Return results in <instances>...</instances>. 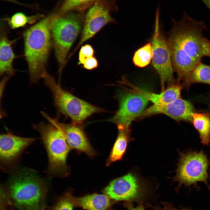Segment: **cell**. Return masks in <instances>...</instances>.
I'll return each mask as SVG.
<instances>
[{
	"label": "cell",
	"mask_w": 210,
	"mask_h": 210,
	"mask_svg": "<svg viewBox=\"0 0 210 210\" xmlns=\"http://www.w3.org/2000/svg\"><path fill=\"white\" fill-rule=\"evenodd\" d=\"M210 10V0H201Z\"/></svg>",
	"instance_id": "obj_29"
},
{
	"label": "cell",
	"mask_w": 210,
	"mask_h": 210,
	"mask_svg": "<svg viewBox=\"0 0 210 210\" xmlns=\"http://www.w3.org/2000/svg\"><path fill=\"white\" fill-rule=\"evenodd\" d=\"M38 139L18 136L8 133L0 136L1 168L5 172H13L23 151Z\"/></svg>",
	"instance_id": "obj_12"
},
{
	"label": "cell",
	"mask_w": 210,
	"mask_h": 210,
	"mask_svg": "<svg viewBox=\"0 0 210 210\" xmlns=\"http://www.w3.org/2000/svg\"><path fill=\"white\" fill-rule=\"evenodd\" d=\"M192 122L198 131L201 143L204 145L210 143V114L208 112L203 113H192Z\"/></svg>",
	"instance_id": "obj_19"
},
{
	"label": "cell",
	"mask_w": 210,
	"mask_h": 210,
	"mask_svg": "<svg viewBox=\"0 0 210 210\" xmlns=\"http://www.w3.org/2000/svg\"><path fill=\"white\" fill-rule=\"evenodd\" d=\"M121 83L130 87L129 90L139 95L156 106H163L180 98L183 85L177 82L176 84L169 85L167 88L160 93H155L144 90L134 85L123 77Z\"/></svg>",
	"instance_id": "obj_15"
},
{
	"label": "cell",
	"mask_w": 210,
	"mask_h": 210,
	"mask_svg": "<svg viewBox=\"0 0 210 210\" xmlns=\"http://www.w3.org/2000/svg\"><path fill=\"white\" fill-rule=\"evenodd\" d=\"M40 134L47 153L48 164L45 172L48 178L66 175L68 169L66 159L70 148L61 131L49 122L33 124Z\"/></svg>",
	"instance_id": "obj_4"
},
{
	"label": "cell",
	"mask_w": 210,
	"mask_h": 210,
	"mask_svg": "<svg viewBox=\"0 0 210 210\" xmlns=\"http://www.w3.org/2000/svg\"><path fill=\"white\" fill-rule=\"evenodd\" d=\"M126 90L118 94V109L113 116L107 120L118 126L130 129L132 122L144 110L149 101L143 97Z\"/></svg>",
	"instance_id": "obj_11"
},
{
	"label": "cell",
	"mask_w": 210,
	"mask_h": 210,
	"mask_svg": "<svg viewBox=\"0 0 210 210\" xmlns=\"http://www.w3.org/2000/svg\"><path fill=\"white\" fill-rule=\"evenodd\" d=\"M85 12L72 11L58 16L52 24V41L60 69L69 50L83 28Z\"/></svg>",
	"instance_id": "obj_6"
},
{
	"label": "cell",
	"mask_w": 210,
	"mask_h": 210,
	"mask_svg": "<svg viewBox=\"0 0 210 210\" xmlns=\"http://www.w3.org/2000/svg\"><path fill=\"white\" fill-rule=\"evenodd\" d=\"M160 202L163 206V208H161L158 205L155 206L150 204H148V207L152 208L154 210H191L187 208H182L181 209H176L174 207L172 203L162 201H160Z\"/></svg>",
	"instance_id": "obj_26"
},
{
	"label": "cell",
	"mask_w": 210,
	"mask_h": 210,
	"mask_svg": "<svg viewBox=\"0 0 210 210\" xmlns=\"http://www.w3.org/2000/svg\"><path fill=\"white\" fill-rule=\"evenodd\" d=\"M98 62L96 58L93 56L87 60L83 65V67L87 70H92L98 67Z\"/></svg>",
	"instance_id": "obj_27"
},
{
	"label": "cell",
	"mask_w": 210,
	"mask_h": 210,
	"mask_svg": "<svg viewBox=\"0 0 210 210\" xmlns=\"http://www.w3.org/2000/svg\"><path fill=\"white\" fill-rule=\"evenodd\" d=\"M42 78L52 94L54 104L58 111L70 118L72 123L82 125L93 114L106 111L63 89L55 78L46 71L43 73Z\"/></svg>",
	"instance_id": "obj_5"
},
{
	"label": "cell",
	"mask_w": 210,
	"mask_h": 210,
	"mask_svg": "<svg viewBox=\"0 0 210 210\" xmlns=\"http://www.w3.org/2000/svg\"><path fill=\"white\" fill-rule=\"evenodd\" d=\"M43 17L38 14L28 16L22 13L18 12L9 19L8 22L12 29H15L24 27L27 24H32Z\"/></svg>",
	"instance_id": "obj_24"
},
{
	"label": "cell",
	"mask_w": 210,
	"mask_h": 210,
	"mask_svg": "<svg viewBox=\"0 0 210 210\" xmlns=\"http://www.w3.org/2000/svg\"><path fill=\"white\" fill-rule=\"evenodd\" d=\"M5 31L1 30L0 36V75L12 76L15 70L13 66L15 57Z\"/></svg>",
	"instance_id": "obj_17"
},
{
	"label": "cell",
	"mask_w": 210,
	"mask_h": 210,
	"mask_svg": "<svg viewBox=\"0 0 210 210\" xmlns=\"http://www.w3.org/2000/svg\"><path fill=\"white\" fill-rule=\"evenodd\" d=\"M57 17L54 13L28 29L24 34V55L30 82L37 83L46 70L45 66L51 44V28Z\"/></svg>",
	"instance_id": "obj_3"
},
{
	"label": "cell",
	"mask_w": 210,
	"mask_h": 210,
	"mask_svg": "<svg viewBox=\"0 0 210 210\" xmlns=\"http://www.w3.org/2000/svg\"><path fill=\"white\" fill-rule=\"evenodd\" d=\"M44 210H46V209H45Z\"/></svg>",
	"instance_id": "obj_30"
},
{
	"label": "cell",
	"mask_w": 210,
	"mask_h": 210,
	"mask_svg": "<svg viewBox=\"0 0 210 210\" xmlns=\"http://www.w3.org/2000/svg\"><path fill=\"white\" fill-rule=\"evenodd\" d=\"M48 190L36 171L24 168L13 172L6 184L1 186L0 197L13 210H44Z\"/></svg>",
	"instance_id": "obj_2"
},
{
	"label": "cell",
	"mask_w": 210,
	"mask_h": 210,
	"mask_svg": "<svg viewBox=\"0 0 210 210\" xmlns=\"http://www.w3.org/2000/svg\"><path fill=\"white\" fill-rule=\"evenodd\" d=\"M159 10H156L155 29L151 44L152 64L159 75L162 90L166 83L174 84L171 54L167 41L161 33L159 24Z\"/></svg>",
	"instance_id": "obj_10"
},
{
	"label": "cell",
	"mask_w": 210,
	"mask_h": 210,
	"mask_svg": "<svg viewBox=\"0 0 210 210\" xmlns=\"http://www.w3.org/2000/svg\"><path fill=\"white\" fill-rule=\"evenodd\" d=\"M118 134L110 154L108 164L121 160L124 154L128 143L131 139L130 136V129L118 126Z\"/></svg>",
	"instance_id": "obj_18"
},
{
	"label": "cell",
	"mask_w": 210,
	"mask_h": 210,
	"mask_svg": "<svg viewBox=\"0 0 210 210\" xmlns=\"http://www.w3.org/2000/svg\"><path fill=\"white\" fill-rule=\"evenodd\" d=\"M118 10L116 0H95L85 14L80 40L71 55L80 46L93 37L105 26L116 23L111 13Z\"/></svg>",
	"instance_id": "obj_9"
},
{
	"label": "cell",
	"mask_w": 210,
	"mask_h": 210,
	"mask_svg": "<svg viewBox=\"0 0 210 210\" xmlns=\"http://www.w3.org/2000/svg\"><path fill=\"white\" fill-rule=\"evenodd\" d=\"M196 83L210 85V65L204 64L201 62L196 66L186 85L188 86L191 84Z\"/></svg>",
	"instance_id": "obj_21"
},
{
	"label": "cell",
	"mask_w": 210,
	"mask_h": 210,
	"mask_svg": "<svg viewBox=\"0 0 210 210\" xmlns=\"http://www.w3.org/2000/svg\"><path fill=\"white\" fill-rule=\"evenodd\" d=\"M149 185L135 173L130 172L111 182L102 192L113 200L140 204L154 201V193Z\"/></svg>",
	"instance_id": "obj_7"
},
{
	"label": "cell",
	"mask_w": 210,
	"mask_h": 210,
	"mask_svg": "<svg viewBox=\"0 0 210 210\" xmlns=\"http://www.w3.org/2000/svg\"><path fill=\"white\" fill-rule=\"evenodd\" d=\"M94 50L91 45L87 44L82 46L78 54V64L83 65L88 59L93 57Z\"/></svg>",
	"instance_id": "obj_25"
},
{
	"label": "cell",
	"mask_w": 210,
	"mask_h": 210,
	"mask_svg": "<svg viewBox=\"0 0 210 210\" xmlns=\"http://www.w3.org/2000/svg\"><path fill=\"white\" fill-rule=\"evenodd\" d=\"M172 22L167 40L172 65L178 82L183 80L186 85L202 58L210 57V41L203 35L206 29L203 22L190 17L185 12L180 20L173 19Z\"/></svg>",
	"instance_id": "obj_1"
},
{
	"label": "cell",
	"mask_w": 210,
	"mask_h": 210,
	"mask_svg": "<svg viewBox=\"0 0 210 210\" xmlns=\"http://www.w3.org/2000/svg\"><path fill=\"white\" fill-rule=\"evenodd\" d=\"M95 0H64L56 12L62 15L72 11L85 12L93 4Z\"/></svg>",
	"instance_id": "obj_20"
},
{
	"label": "cell",
	"mask_w": 210,
	"mask_h": 210,
	"mask_svg": "<svg viewBox=\"0 0 210 210\" xmlns=\"http://www.w3.org/2000/svg\"><path fill=\"white\" fill-rule=\"evenodd\" d=\"M180 158L176 170V174L173 178L177 182V191L182 185L197 187V182H204L210 189L207 180L209 179L208 173L210 161L206 154L202 150L199 152L189 151L184 153L178 151Z\"/></svg>",
	"instance_id": "obj_8"
},
{
	"label": "cell",
	"mask_w": 210,
	"mask_h": 210,
	"mask_svg": "<svg viewBox=\"0 0 210 210\" xmlns=\"http://www.w3.org/2000/svg\"><path fill=\"white\" fill-rule=\"evenodd\" d=\"M152 57V45L151 43H149L135 52L133 58V63L138 67L144 68L150 63Z\"/></svg>",
	"instance_id": "obj_22"
},
{
	"label": "cell",
	"mask_w": 210,
	"mask_h": 210,
	"mask_svg": "<svg viewBox=\"0 0 210 210\" xmlns=\"http://www.w3.org/2000/svg\"><path fill=\"white\" fill-rule=\"evenodd\" d=\"M43 116L50 123L59 128L63 133L70 148L93 155L95 152L90 144L85 134L82 125L64 123L60 122L57 118L51 117L44 112Z\"/></svg>",
	"instance_id": "obj_13"
},
{
	"label": "cell",
	"mask_w": 210,
	"mask_h": 210,
	"mask_svg": "<svg viewBox=\"0 0 210 210\" xmlns=\"http://www.w3.org/2000/svg\"><path fill=\"white\" fill-rule=\"evenodd\" d=\"M122 205L127 210H145L143 204L141 203L136 207H134L132 202L128 201H124ZM112 210H115L113 209Z\"/></svg>",
	"instance_id": "obj_28"
},
{
	"label": "cell",
	"mask_w": 210,
	"mask_h": 210,
	"mask_svg": "<svg viewBox=\"0 0 210 210\" xmlns=\"http://www.w3.org/2000/svg\"><path fill=\"white\" fill-rule=\"evenodd\" d=\"M194 107L189 101L179 98L163 106L153 105L141 113L138 117L162 114L177 121L192 122L191 114L194 112Z\"/></svg>",
	"instance_id": "obj_14"
},
{
	"label": "cell",
	"mask_w": 210,
	"mask_h": 210,
	"mask_svg": "<svg viewBox=\"0 0 210 210\" xmlns=\"http://www.w3.org/2000/svg\"><path fill=\"white\" fill-rule=\"evenodd\" d=\"M75 207L85 210H109L118 202L112 200L105 194L93 193L80 197H74Z\"/></svg>",
	"instance_id": "obj_16"
},
{
	"label": "cell",
	"mask_w": 210,
	"mask_h": 210,
	"mask_svg": "<svg viewBox=\"0 0 210 210\" xmlns=\"http://www.w3.org/2000/svg\"><path fill=\"white\" fill-rule=\"evenodd\" d=\"M72 192L66 191L56 197L52 205L46 207V210H73L75 207Z\"/></svg>",
	"instance_id": "obj_23"
}]
</instances>
